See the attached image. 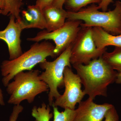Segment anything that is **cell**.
I'll return each instance as SVG.
<instances>
[{"label":"cell","instance_id":"cell-1","mask_svg":"<svg viewBox=\"0 0 121 121\" xmlns=\"http://www.w3.org/2000/svg\"><path fill=\"white\" fill-rule=\"evenodd\" d=\"M72 66L80 77L86 95L93 99L97 96H107L108 87L115 82L118 72L111 67L102 56L86 65Z\"/></svg>","mask_w":121,"mask_h":121},{"label":"cell","instance_id":"cell-2","mask_svg":"<svg viewBox=\"0 0 121 121\" xmlns=\"http://www.w3.org/2000/svg\"><path fill=\"white\" fill-rule=\"evenodd\" d=\"M55 48L48 41L36 42L30 49L18 58L13 60H4L0 66L3 85L7 87L19 72L31 70L35 65L46 60L48 57H56L54 53Z\"/></svg>","mask_w":121,"mask_h":121},{"label":"cell","instance_id":"cell-3","mask_svg":"<svg viewBox=\"0 0 121 121\" xmlns=\"http://www.w3.org/2000/svg\"><path fill=\"white\" fill-rule=\"evenodd\" d=\"M99 9L98 6L93 5L77 12L67 11V19L83 21L82 27H99L111 35L121 34V2L117 1L112 11L101 12Z\"/></svg>","mask_w":121,"mask_h":121},{"label":"cell","instance_id":"cell-4","mask_svg":"<svg viewBox=\"0 0 121 121\" xmlns=\"http://www.w3.org/2000/svg\"><path fill=\"white\" fill-rule=\"evenodd\" d=\"M40 72L39 70L32 69L17 74L13 81L6 87L7 93L10 95L8 103L20 105L24 100L32 103L37 95L49 91L47 84L40 78Z\"/></svg>","mask_w":121,"mask_h":121},{"label":"cell","instance_id":"cell-5","mask_svg":"<svg viewBox=\"0 0 121 121\" xmlns=\"http://www.w3.org/2000/svg\"><path fill=\"white\" fill-rule=\"evenodd\" d=\"M72 44L70 45L57 58L53 61L45 60L39 64L40 67L44 71L40 74L41 80L47 84L49 87L48 101L50 106H52L55 99L60 95L58 88L64 86V72L66 67L71 68L70 62Z\"/></svg>","mask_w":121,"mask_h":121},{"label":"cell","instance_id":"cell-6","mask_svg":"<svg viewBox=\"0 0 121 121\" xmlns=\"http://www.w3.org/2000/svg\"><path fill=\"white\" fill-rule=\"evenodd\" d=\"M107 48L99 49L93 38L92 27H82L72 44L70 62L72 65H86L102 56Z\"/></svg>","mask_w":121,"mask_h":121},{"label":"cell","instance_id":"cell-7","mask_svg":"<svg viewBox=\"0 0 121 121\" xmlns=\"http://www.w3.org/2000/svg\"><path fill=\"white\" fill-rule=\"evenodd\" d=\"M82 21L79 20H68L60 28L49 32L43 30L37 33L35 37L28 38L27 40L39 42L51 40L55 43L54 54L59 56L73 43L82 27Z\"/></svg>","mask_w":121,"mask_h":121},{"label":"cell","instance_id":"cell-8","mask_svg":"<svg viewBox=\"0 0 121 121\" xmlns=\"http://www.w3.org/2000/svg\"><path fill=\"white\" fill-rule=\"evenodd\" d=\"M64 93L56 99L52 106L75 110L76 104L82 102L86 95L82 90L81 79L77 74L73 72L71 68L66 67L64 72Z\"/></svg>","mask_w":121,"mask_h":121},{"label":"cell","instance_id":"cell-9","mask_svg":"<svg viewBox=\"0 0 121 121\" xmlns=\"http://www.w3.org/2000/svg\"><path fill=\"white\" fill-rule=\"evenodd\" d=\"M94 100L88 98L79 103L75 109L73 121H102L107 112L113 105L107 103L97 104Z\"/></svg>","mask_w":121,"mask_h":121},{"label":"cell","instance_id":"cell-10","mask_svg":"<svg viewBox=\"0 0 121 121\" xmlns=\"http://www.w3.org/2000/svg\"><path fill=\"white\" fill-rule=\"evenodd\" d=\"M15 17L10 16L8 24L4 30L0 31V39L4 41L8 48L9 60L20 56L23 52L21 46V35L22 29L20 24Z\"/></svg>","mask_w":121,"mask_h":121},{"label":"cell","instance_id":"cell-11","mask_svg":"<svg viewBox=\"0 0 121 121\" xmlns=\"http://www.w3.org/2000/svg\"><path fill=\"white\" fill-rule=\"evenodd\" d=\"M22 16L21 20L17 21L23 30L32 28L46 29V22L43 9L36 5L28 6L27 10L22 11Z\"/></svg>","mask_w":121,"mask_h":121},{"label":"cell","instance_id":"cell-12","mask_svg":"<svg viewBox=\"0 0 121 121\" xmlns=\"http://www.w3.org/2000/svg\"><path fill=\"white\" fill-rule=\"evenodd\" d=\"M46 23V30L51 32L60 28L65 23L67 19V11L52 5L43 9Z\"/></svg>","mask_w":121,"mask_h":121},{"label":"cell","instance_id":"cell-13","mask_svg":"<svg viewBox=\"0 0 121 121\" xmlns=\"http://www.w3.org/2000/svg\"><path fill=\"white\" fill-rule=\"evenodd\" d=\"M92 32L94 41L99 49H105L109 46L121 47V34L111 35L99 27L92 28Z\"/></svg>","mask_w":121,"mask_h":121},{"label":"cell","instance_id":"cell-14","mask_svg":"<svg viewBox=\"0 0 121 121\" xmlns=\"http://www.w3.org/2000/svg\"><path fill=\"white\" fill-rule=\"evenodd\" d=\"M102 57L113 69L118 72L121 71V47H115L112 52L106 51Z\"/></svg>","mask_w":121,"mask_h":121},{"label":"cell","instance_id":"cell-15","mask_svg":"<svg viewBox=\"0 0 121 121\" xmlns=\"http://www.w3.org/2000/svg\"><path fill=\"white\" fill-rule=\"evenodd\" d=\"M4 7L2 9V15L13 16L16 20H21L20 16V8L23 3L22 0H4Z\"/></svg>","mask_w":121,"mask_h":121},{"label":"cell","instance_id":"cell-16","mask_svg":"<svg viewBox=\"0 0 121 121\" xmlns=\"http://www.w3.org/2000/svg\"><path fill=\"white\" fill-rule=\"evenodd\" d=\"M50 106L46 105L44 103L41 107L34 106L31 111V115L35 119V121H50L53 117V113L51 112Z\"/></svg>","mask_w":121,"mask_h":121},{"label":"cell","instance_id":"cell-17","mask_svg":"<svg viewBox=\"0 0 121 121\" xmlns=\"http://www.w3.org/2000/svg\"><path fill=\"white\" fill-rule=\"evenodd\" d=\"M102 0H65L64 5L68 12H77L91 4H98Z\"/></svg>","mask_w":121,"mask_h":121},{"label":"cell","instance_id":"cell-18","mask_svg":"<svg viewBox=\"0 0 121 121\" xmlns=\"http://www.w3.org/2000/svg\"><path fill=\"white\" fill-rule=\"evenodd\" d=\"M53 109V121H73L75 110L65 108L62 112H60L58 107L52 106Z\"/></svg>","mask_w":121,"mask_h":121},{"label":"cell","instance_id":"cell-19","mask_svg":"<svg viewBox=\"0 0 121 121\" xmlns=\"http://www.w3.org/2000/svg\"><path fill=\"white\" fill-rule=\"evenodd\" d=\"M104 118V121H119V115L114 106L107 112Z\"/></svg>","mask_w":121,"mask_h":121},{"label":"cell","instance_id":"cell-20","mask_svg":"<svg viewBox=\"0 0 121 121\" xmlns=\"http://www.w3.org/2000/svg\"><path fill=\"white\" fill-rule=\"evenodd\" d=\"M24 109L23 106L20 105L14 106L12 112L9 117V121H17L19 115Z\"/></svg>","mask_w":121,"mask_h":121},{"label":"cell","instance_id":"cell-21","mask_svg":"<svg viewBox=\"0 0 121 121\" xmlns=\"http://www.w3.org/2000/svg\"><path fill=\"white\" fill-rule=\"evenodd\" d=\"M55 0H37L35 5L43 9L46 7L52 5Z\"/></svg>","mask_w":121,"mask_h":121},{"label":"cell","instance_id":"cell-22","mask_svg":"<svg viewBox=\"0 0 121 121\" xmlns=\"http://www.w3.org/2000/svg\"><path fill=\"white\" fill-rule=\"evenodd\" d=\"M113 0H102L101 2L98 5L99 8L103 12H106L108 7L111 3L113 2Z\"/></svg>","mask_w":121,"mask_h":121},{"label":"cell","instance_id":"cell-23","mask_svg":"<svg viewBox=\"0 0 121 121\" xmlns=\"http://www.w3.org/2000/svg\"><path fill=\"white\" fill-rule=\"evenodd\" d=\"M65 0H55L52 5L59 8H63Z\"/></svg>","mask_w":121,"mask_h":121},{"label":"cell","instance_id":"cell-24","mask_svg":"<svg viewBox=\"0 0 121 121\" xmlns=\"http://www.w3.org/2000/svg\"><path fill=\"white\" fill-rule=\"evenodd\" d=\"M0 105L1 106H4L5 105L3 92L0 88Z\"/></svg>","mask_w":121,"mask_h":121},{"label":"cell","instance_id":"cell-25","mask_svg":"<svg viewBox=\"0 0 121 121\" xmlns=\"http://www.w3.org/2000/svg\"><path fill=\"white\" fill-rule=\"evenodd\" d=\"M117 79L115 82L117 84L121 83V71L118 72Z\"/></svg>","mask_w":121,"mask_h":121},{"label":"cell","instance_id":"cell-26","mask_svg":"<svg viewBox=\"0 0 121 121\" xmlns=\"http://www.w3.org/2000/svg\"><path fill=\"white\" fill-rule=\"evenodd\" d=\"M4 7V0H0V8L2 9Z\"/></svg>","mask_w":121,"mask_h":121},{"label":"cell","instance_id":"cell-27","mask_svg":"<svg viewBox=\"0 0 121 121\" xmlns=\"http://www.w3.org/2000/svg\"><path fill=\"white\" fill-rule=\"evenodd\" d=\"M2 9L0 8V14H2Z\"/></svg>","mask_w":121,"mask_h":121}]
</instances>
